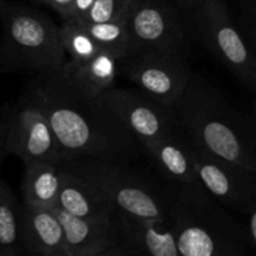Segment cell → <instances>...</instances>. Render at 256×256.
I'll use <instances>...</instances> for the list:
<instances>
[{"instance_id": "obj_12", "label": "cell", "mask_w": 256, "mask_h": 256, "mask_svg": "<svg viewBox=\"0 0 256 256\" xmlns=\"http://www.w3.org/2000/svg\"><path fill=\"white\" fill-rule=\"evenodd\" d=\"M66 238L68 256H125L119 214L112 219L89 220L55 206Z\"/></svg>"}, {"instance_id": "obj_15", "label": "cell", "mask_w": 256, "mask_h": 256, "mask_svg": "<svg viewBox=\"0 0 256 256\" xmlns=\"http://www.w3.org/2000/svg\"><path fill=\"white\" fill-rule=\"evenodd\" d=\"M22 244L32 256H68L65 229L55 208L22 204Z\"/></svg>"}, {"instance_id": "obj_11", "label": "cell", "mask_w": 256, "mask_h": 256, "mask_svg": "<svg viewBox=\"0 0 256 256\" xmlns=\"http://www.w3.org/2000/svg\"><path fill=\"white\" fill-rule=\"evenodd\" d=\"M195 146L200 182L225 208L249 214L256 208L255 170Z\"/></svg>"}, {"instance_id": "obj_4", "label": "cell", "mask_w": 256, "mask_h": 256, "mask_svg": "<svg viewBox=\"0 0 256 256\" xmlns=\"http://www.w3.org/2000/svg\"><path fill=\"white\" fill-rule=\"evenodd\" d=\"M2 72L59 70L66 52L58 26L46 14L19 2L2 0Z\"/></svg>"}, {"instance_id": "obj_25", "label": "cell", "mask_w": 256, "mask_h": 256, "mask_svg": "<svg viewBox=\"0 0 256 256\" xmlns=\"http://www.w3.org/2000/svg\"><path fill=\"white\" fill-rule=\"evenodd\" d=\"M95 0H74L72 14V18H69V19L82 20V18L85 16V14L89 12V9L92 6Z\"/></svg>"}, {"instance_id": "obj_17", "label": "cell", "mask_w": 256, "mask_h": 256, "mask_svg": "<svg viewBox=\"0 0 256 256\" xmlns=\"http://www.w3.org/2000/svg\"><path fill=\"white\" fill-rule=\"evenodd\" d=\"M62 70L72 76L86 94L99 98L115 86V80L120 72V59L106 50H102L88 62L66 60Z\"/></svg>"}, {"instance_id": "obj_28", "label": "cell", "mask_w": 256, "mask_h": 256, "mask_svg": "<svg viewBox=\"0 0 256 256\" xmlns=\"http://www.w3.org/2000/svg\"><path fill=\"white\" fill-rule=\"evenodd\" d=\"M248 5V6H256V0H244V4Z\"/></svg>"}, {"instance_id": "obj_8", "label": "cell", "mask_w": 256, "mask_h": 256, "mask_svg": "<svg viewBox=\"0 0 256 256\" xmlns=\"http://www.w3.org/2000/svg\"><path fill=\"white\" fill-rule=\"evenodd\" d=\"M120 72L142 92L172 106L184 94L192 70L186 54L176 52H134L120 60Z\"/></svg>"}, {"instance_id": "obj_27", "label": "cell", "mask_w": 256, "mask_h": 256, "mask_svg": "<svg viewBox=\"0 0 256 256\" xmlns=\"http://www.w3.org/2000/svg\"><path fill=\"white\" fill-rule=\"evenodd\" d=\"M176 8H179L182 12H189L194 10L198 5L202 2V0H170Z\"/></svg>"}, {"instance_id": "obj_9", "label": "cell", "mask_w": 256, "mask_h": 256, "mask_svg": "<svg viewBox=\"0 0 256 256\" xmlns=\"http://www.w3.org/2000/svg\"><path fill=\"white\" fill-rule=\"evenodd\" d=\"M170 0H132L126 25L132 52H188L185 24Z\"/></svg>"}, {"instance_id": "obj_13", "label": "cell", "mask_w": 256, "mask_h": 256, "mask_svg": "<svg viewBox=\"0 0 256 256\" xmlns=\"http://www.w3.org/2000/svg\"><path fill=\"white\" fill-rule=\"evenodd\" d=\"M144 152L166 182H188L199 179L196 146L180 126L144 145Z\"/></svg>"}, {"instance_id": "obj_7", "label": "cell", "mask_w": 256, "mask_h": 256, "mask_svg": "<svg viewBox=\"0 0 256 256\" xmlns=\"http://www.w3.org/2000/svg\"><path fill=\"white\" fill-rule=\"evenodd\" d=\"M0 162L14 155L25 164L62 162V149L49 119L26 92L2 108L0 122Z\"/></svg>"}, {"instance_id": "obj_20", "label": "cell", "mask_w": 256, "mask_h": 256, "mask_svg": "<svg viewBox=\"0 0 256 256\" xmlns=\"http://www.w3.org/2000/svg\"><path fill=\"white\" fill-rule=\"evenodd\" d=\"M80 22L89 30L102 50L112 52L120 60L132 52V36L125 19L106 22Z\"/></svg>"}, {"instance_id": "obj_29", "label": "cell", "mask_w": 256, "mask_h": 256, "mask_svg": "<svg viewBox=\"0 0 256 256\" xmlns=\"http://www.w3.org/2000/svg\"><path fill=\"white\" fill-rule=\"evenodd\" d=\"M34 2H38V4H44V5H46L48 0H34Z\"/></svg>"}, {"instance_id": "obj_30", "label": "cell", "mask_w": 256, "mask_h": 256, "mask_svg": "<svg viewBox=\"0 0 256 256\" xmlns=\"http://www.w3.org/2000/svg\"><path fill=\"white\" fill-rule=\"evenodd\" d=\"M255 122H256V108H255Z\"/></svg>"}, {"instance_id": "obj_18", "label": "cell", "mask_w": 256, "mask_h": 256, "mask_svg": "<svg viewBox=\"0 0 256 256\" xmlns=\"http://www.w3.org/2000/svg\"><path fill=\"white\" fill-rule=\"evenodd\" d=\"M62 182V168L59 162H34L25 164L22 184L25 204L55 208Z\"/></svg>"}, {"instance_id": "obj_2", "label": "cell", "mask_w": 256, "mask_h": 256, "mask_svg": "<svg viewBox=\"0 0 256 256\" xmlns=\"http://www.w3.org/2000/svg\"><path fill=\"white\" fill-rule=\"evenodd\" d=\"M166 220L182 256H240L250 244L244 228L199 179L162 184Z\"/></svg>"}, {"instance_id": "obj_3", "label": "cell", "mask_w": 256, "mask_h": 256, "mask_svg": "<svg viewBox=\"0 0 256 256\" xmlns=\"http://www.w3.org/2000/svg\"><path fill=\"white\" fill-rule=\"evenodd\" d=\"M172 108L179 126L198 146L256 172V122L235 109L214 85L192 72Z\"/></svg>"}, {"instance_id": "obj_14", "label": "cell", "mask_w": 256, "mask_h": 256, "mask_svg": "<svg viewBox=\"0 0 256 256\" xmlns=\"http://www.w3.org/2000/svg\"><path fill=\"white\" fill-rule=\"evenodd\" d=\"M128 255L182 256L176 236L166 219H149L119 212Z\"/></svg>"}, {"instance_id": "obj_5", "label": "cell", "mask_w": 256, "mask_h": 256, "mask_svg": "<svg viewBox=\"0 0 256 256\" xmlns=\"http://www.w3.org/2000/svg\"><path fill=\"white\" fill-rule=\"evenodd\" d=\"M62 166L95 185L122 214L166 219L162 185L126 162L84 159L65 160Z\"/></svg>"}, {"instance_id": "obj_10", "label": "cell", "mask_w": 256, "mask_h": 256, "mask_svg": "<svg viewBox=\"0 0 256 256\" xmlns=\"http://www.w3.org/2000/svg\"><path fill=\"white\" fill-rule=\"evenodd\" d=\"M99 98L124 122L142 148L179 128L174 108L158 102L140 89L114 86Z\"/></svg>"}, {"instance_id": "obj_24", "label": "cell", "mask_w": 256, "mask_h": 256, "mask_svg": "<svg viewBox=\"0 0 256 256\" xmlns=\"http://www.w3.org/2000/svg\"><path fill=\"white\" fill-rule=\"evenodd\" d=\"M46 5L52 8V9H54L62 20L72 18L74 0H48Z\"/></svg>"}, {"instance_id": "obj_21", "label": "cell", "mask_w": 256, "mask_h": 256, "mask_svg": "<svg viewBox=\"0 0 256 256\" xmlns=\"http://www.w3.org/2000/svg\"><path fill=\"white\" fill-rule=\"evenodd\" d=\"M60 38L66 55H69L70 62H88L102 52V48L79 20H62Z\"/></svg>"}, {"instance_id": "obj_23", "label": "cell", "mask_w": 256, "mask_h": 256, "mask_svg": "<svg viewBox=\"0 0 256 256\" xmlns=\"http://www.w3.org/2000/svg\"><path fill=\"white\" fill-rule=\"evenodd\" d=\"M239 26L242 34L256 52V6L242 5V12L239 16Z\"/></svg>"}, {"instance_id": "obj_16", "label": "cell", "mask_w": 256, "mask_h": 256, "mask_svg": "<svg viewBox=\"0 0 256 256\" xmlns=\"http://www.w3.org/2000/svg\"><path fill=\"white\" fill-rule=\"evenodd\" d=\"M62 168V182L56 208L82 219L100 220L118 216L119 212L92 182Z\"/></svg>"}, {"instance_id": "obj_22", "label": "cell", "mask_w": 256, "mask_h": 256, "mask_svg": "<svg viewBox=\"0 0 256 256\" xmlns=\"http://www.w3.org/2000/svg\"><path fill=\"white\" fill-rule=\"evenodd\" d=\"M132 0H95L89 12L79 22H106L124 20Z\"/></svg>"}, {"instance_id": "obj_19", "label": "cell", "mask_w": 256, "mask_h": 256, "mask_svg": "<svg viewBox=\"0 0 256 256\" xmlns=\"http://www.w3.org/2000/svg\"><path fill=\"white\" fill-rule=\"evenodd\" d=\"M22 206L5 180L0 182V256L25 254Z\"/></svg>"}, {"instance_id": "obj_26", "label": "cell", "mask_w": 256, "mask_h": 256, "mask_svg": "<svg viewBox=\"0 0 256 256\" xmlns=\"http://www.w3.org/2000/svg\"><path fill=\"white\" fill-rule=\"evenodd\" d=\"M249 224H248V232H249L250 244L256 250V208L248 214Z\"/></svg>"}, {"instance_id": "obj_1", "label": "cell", "mask_w": 256, "mask_h": 256, "mask_svg": "<svg viewBox=\"0 0 256 256\" xmlns=\"http://www.w3.org/2000/svg\"><path fill=\"white\" fill-rule=\"evenodd\" d=\"M25 92L49 119L65 160L126 162L145 154L142 144L100 98L86 94L59 70L38 72Z\"/></svg>"}, {"instance_id": "obj_6", "label": "cell", "mask_w": 256, "mask_h": 256, "mask_svg": "<svg viewBox=\"0 0 256 256\" xmlns=\"http://www.w3.org/2000/svg\"><path fill=\"white\" fill-rule=\"evenodd\" d=\"M186 14L198 42L256 95V52L232 19L226 0H202Z\"/></svg>"}]
</instances>
